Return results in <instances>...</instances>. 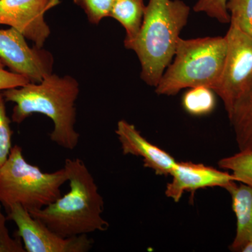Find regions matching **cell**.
I'll list each match as a JSON object with an SVG mask.
<instances>
[{
  "label": "cell",
  "instance_id": "cell-1",
  "mask_svg": "<svg viewBox=\"0 0 252 252\" xmlns=\"http://www.w3.org/2000/svg\"><path fill=\"white\" fill-rule=\"evenodd\" d=\"M79 82L74 77L51 74L39 83L2 91L6 102L15 104L11 121L20 124L34 114L45 115L54 123L50 140L67 150H74L80 135L76 130L75 102Z\"/></svg>",
  "mask_w": 252,
  "mask_h": 252
},
{
  "label": "cell",
  "instance_id": "cell-2",
  "mask_svg": "<svg viewBox=\"0 0 252 252\" xmlns=\"http://www.w3.org/2000/svg\"><path fill=\"white\" fill-rule=\"evenodd\" d=\"M69 191L47 206L30 212L50 229L64 238L105 231L104 200L94 176L79 158H66Z\"/></svg>",
  "mask_w": 252,
  "mask_h": 252
},
{
  "label": "cell",
  "instance_id": "cell-3",
  "mask_svg": "<svg viewBox=\"0 0 252 252\" xmlns=\"http://www.w3.org/2000/svg\"><path fill=\"white\" fill-rule=\"evenodd\" d=\"M190 10L182 0H149L146 6L138 36L124 46L137 54L147 85L157 87L171 63Z\"/></svg>",
  "mask_w": 252,
  "mask_h": 252
},
{
  "label": "cell",
  "instance_id": "cell-4",
  "mask_svg": "<svg viewBox=\"0 0 252 252\" xmlns=\"http://www.w3.org/2000/svg\"><path fill=\"white\" fill-rule=\"evenodd\" d=\"M226 53L225 36L180 38L173 59L156 87V93L175 95L183 89L198 86L215 92L223 72Z\"/></svg>",
  "mask_w": 252,
  "mask_h": 252
},
{
  "label": "cell",
  "instance_id": "cell-5",
  "mask_svg": "<svg viewBox=\"0 0 252 252\" xmlns=\"http://www.w3.org/2000/svg\"><path fill=\"white\" fill-rule=\"evenodd\" d=\"M68 182L65 169L45 172L28 162L23 149L15 145L0 168V205L7 210L19 204L31 212L47 206L61 196V187Z\"/></svg>",
  "mask_w": 252,
  "mask_h": 252
},
{
  "label": "cell",
  "instance_id": "cell-6",
  "mask_svg": "<svg viewBox=\"0 0 252 252\" xmlns=\"http://www.w3.org/2000/svg\"><path fill=\"white\" fill-rule=\"evenodd\" d=\"M225 36L224 67L215 93L228 114L237 99L252 86V36L232 24Z\"/></svg>",
  "mask_w": 252,
  "mask_h": 252
},
{
  "label": "cell",
  "instance_id": "cell-7",
  "mask_svg": "<svg viewBox=\"0 0 252 252\" xmlns=\"http://www.w3.org/2000/svg\"><path fill=\"white\" fill-rule=\"evenodd\" d=\"M8 220L17 226L16 236L21 239L26 252H86L94 246L88 235L64 238L55 233L19 204L6 210Z\"/></svg>",
  "mask_w": 252,
  "mask_h": 252
},
{
  "label": "cell",
  "instance_id": "cell-8",
  "mask_svg": "<svg viewBox=\"0 0 252 252\" xmlns=\"http://www.w3.org/2000/svg\"><path fill=\"white\" fill-rule=\"evenodd\" d=\"M22 33L13 28L0 29V59L10 71L39 83L52 74V54L34 45H28Z\"/></svg>",
  "mask_w": 252,
  "mask_h": 252
},
{
  "label": "cell",
  "instance_id": "cell-9",
  "mask_svg": "<svg viewBox=\"0 0 252 252\" xmlns=\"http://www.w3.org/2000/svg\"><path fill=\"white\" fill-rule=\"evenodd\" d=\"M61 2V0H0V25L17 30L34 45L43 48L51 34L46 13Z\"/></svg>",
  "mask_w": 252,
  "mask_h": 252
},
{
  "label": "cell",
  "instance_id": "cell-10",
  "mask_svg": "<svg viewBox=\"0 0 252 252\" xmlns=\"http://www.w3.org/2000/svg\"><path fill=\"white\" fill-rule=\"evenodd\" d=\"M170 175L172 180L167 184L165 194L176 203L180 201L185 192L213 187L227 190L238 182L228 172L193 162H177Z\"/></svg>",
  "mask_w": 252,
  "mask_h": 252
},
{
  "label": "cell",
  "instance_id": "cell-11",
  "mask_svg": "<svg viewBox=\"0 0 252 252\" xmlns=\"http://www.w3.org/2000/svg\"><path fill=\"white\" fill-rule=\"evenodd\" d=\"M115 132L124 155L142 158L144 166L153 170L156 175H170L177 162L175 159L147 140L135 126L121 120L118 122Z\"/></svg>",
  "mask_w": 252,
  "mask_h": 252
},
{
  "label": "cell",
  "instance_id": "cell-12",
  "mask_svg": "<svg viewBox=\"0 0 252 252\" xmlns=\"http://www.w3.org/2000/svg\"><path fill=\"white\" fill-rule=\"evenodd\" d=\"M226 190L236 217V231L229 250L240 252L244 245L252 240V187L236 182Z\"/></svg>",
  "mask_w": 252,
  "mask_h": 252
},
{
  "label": "cell",
  "instance_id": "cell-13",
  "mask_svg": "<svg viewBox=\"0 0 252 252\" xmlns=\"http://www.w3.org/2000/svg\"><path fill=\"white\" fill-rule=\"evenodd\" d=\"M228 117L239 151L252 150V86L237 99Z\"/></svg>",
  "mask_w": 252,
  "mask_h": 252
},
{
  "label": "cell",
  "instance_id": "cell-14",
  "mask_svg": "<svg viewBox=\"0 0 252 252\" xmlns=\"http://www.w3.org/2000/svg\"><path fill=\"white\" fill-rule=\"evenodd\" d=\"M145 9L144 0H114L110 17L125 29L124 45L132 42L138 36Z\"/></svg>",
  "mask_w": 252,
  "mask_h": 252
},
{
  "label": "cell",
  "instance_id": "cell-15",
  "mask_svg": "<svg viewBox=\"0 0 252 252\" xmlns=\"http://www.w3.org/2000/svg\"><path fill=\"white\" fill-rule=\"evenodd\" d=\"M215 93L205 86L190 88L182 99L184 108L193 116L210 114L216 106Z\"/></svg>",
  "mask_w": 252,
  "mask_h": 252
},
{
  "label": "cell",
  "instance_id": "cell-16",
  "mask_svg": "<svg viewBox=\"0 0 252 252\" xmlns=\"http://www.w3.org/2000/svg\"><path fill=\"white\" fill-rule=\"evenodd\" d=\"M218 165L220 168L231 172L238 183L252 187V150L239 151L220 159Z\"/></svg>",
  "mask_w": 252,
  "mask_h": 252
},
{
  "label": "cell",
  "instance_id": "cell-17",
  "mask_svg": "<svg viewBox=\"0 0 252 252\" xmlns=\"http://www.w3.org/2000/svg\"><path fill=\"white\" fill-rule=\"evenodd\" d=\"M230 24L252 36V0H227Z\"/></svg>",
  "mask_w": 252,
  "mask_h": 252
},
{
  "label": "cell",
  "instance_id": "cell-18",
  "mask_svg": "<svg viewBox=\"0 0 252 252\" xmlns=\"http://www.w3.org/2000/svg\"><path fill=\"white\" fill-rule=\"evenodd\" d=\"M5 102L2 93L0 92V168L7 160L13 147L11 121L6 113Z\"/></svg>",
  "mask_w": 252,
  "mask_h": 252
},
{
  "label": "cell",
  "instance_id": "cell-19",
  "mask_svg": "<svg viewBox=\"0 0 252 252\" xmlns=\"http://www.w3.org/2000/svg\"><path fill=\"white\" fill-rule=\"evenodd\" d=\"M84 10L91 24L98 25L104 18L110 17L114 0H73Z\"/></svg>",
  "mask_w": 252,
  "mask_h": 252
},
{
  "label": "cell",
  "instance_id": "cell-20",
  "mask_svg": "<svg viewBox=\"0 0 252 252\" xmlns=\"http://www.w3.org/2000/svg\"><path fill=\"white\" fill-rule=\"evenodd\" d=\"M227 0H198L194 5L195 12L205 13L222 24L230 23V15L226 7Z\"/></svg>",
  "mask_w": 252,
  "mask_h": 252
},
{
  "label": "cell",
  "instance_id": "cell-21",
  "mask_svg": "<svg viewBox=\"0 0 252 252\" xmlns=\"http://www.w3.org/2000/svg\"><path fill=\"white\" fill-rule=\"evenodd\" d=\"M7 220L0 205V252H26L21 239L10 235L6 225Z\"/></svg>",
  "mask_w": 252,
  "mask_h": 252
},
{
  "label": "cell",
  "instance_id": "cell-22",
  "mask_svg": "<svg viewBox=\"0 0 252 252\" xmlns=\"http://www.w3.org/2000/svg\"><path fill=\"white\" fill-rule=\"evenodd\" d=\"M5 67L6 65L0 59V92L14 88L21 87L31 83L27 78L7 70Z\"/></svg>",
  "mask_w": 252,
  "mask_h": 252
},
{
  "label": "cell",
  "instance_id": "cell-23",
  "mask_svg": "<svg viewBox=\"0 0 252 252\" xmlns=\"http://www.w3.org/2000/svg\"><path fill=\"white\" fill-rule=\"evenodd\" d=\"M240 252H252V240L245 244Z\"/></svg>",
  "mask_w": 252,
  "mask_h": 252
}]
</instances>
